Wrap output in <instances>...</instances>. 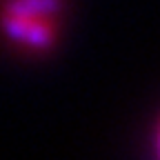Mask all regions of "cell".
<instances>
[{
	"mask_svg": "<svg viewBox=\"0 0 160 160\" xmlns=\"http://www.w3.org/2000/svg\"><path fill=\"white\" fill-rule=\"evenodd\" d=\"M0 31L16 47L29 51H45L56 40V18L0 13Z\"/></svg>",
	"mask_w": 160,
	"mask_h": 160,
	"instance_id": "6da1fadb",
	"label": "cell"
},
{
	"mask_svg": "<svg viewBox=\"0 0 160 160\" xmlns=\"http://www.w3.org/2000/svg\"><path fill=\"white\" fill-rule=\"evenodd\" d=\"M62 0H2L0 13L31 16V18H56Z\"/></svg>",
	"mask_w": 160,
	"mask_h": 160,
	"instance_id": "7a4b0ae2",
	"label": "cell"
}]
</instances>
